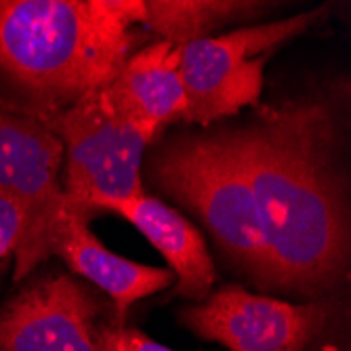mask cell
<instances>
[{
	"instance_id": "6da1fadb",
	"label": "cell",
	"mask_w": 351,
	"mask_h": 351,
	"mask_svg": "<svg viewBox=\"0 0 351 351\" xmlns=\"http://www.w3.org/2000/svg\"><path fill=\"white\" fill-rule=\"evenodd\" d=\"M269 259V293L339 297L349 276L343 122L332 97L303 95L228 126Z\"/></svg>"
},
{
	"instance_id": "7a4b0ae2",
	"label": "cell",
	"mask_w": 351,
	"mask_h": 351,
	"mask_svg": "<svg viewBox=\"0 0 351 351\" xmlns=\"http://www.w3.org/2000/svg\"><path fill=\"white\" fill-rule=\"evenodd\" d=\"M143 0H0V106L43 120L110 86Z\"/></svg>"
},
{
	"instance_id": "3957f363",
	"label": "cell",
	"mask_w": 351,
	"mask_h": 351,
	"mask_svg": "<svg viewBox=\"0 0 351 351\" xmlns=\"http://www.w3.org/2000/svg\"><path fill=\"white\" fill-rule=\"evenodd\" d=\"M152 183L200 219L228 263L269 293V259L248 179L230 129L179 133L149 158Z\"/></svg>"
},
{
	"instance_id": "277c9868",
	"label": "cell",
	"mask_w": 351,
	"mask_h": 351,
	"mask_svg": "<svg viewBox=\"0 0 351 351\" xmlns=\"http://www.w3.org/2000/svg\"><path fill=\"white\" fill-rule=\"evenodd\" d=\"M38 122L63 145L61 185L72 202L95 215L104 200L145 191L141 165L149 143L114 104L108 86Z\"/></svg>"
},
{
	"instance_id": "5b68a950",
	"label": "cell",
	"mask_w": 351,
	"mask_h": 351,
	"mask_svg": "<svg viewBox=\"0 0 351 351\" xmlns=\"http://www.w3.org/2000/svg\"><path fill=\"white\" fill-rule=\"evenodd\" d=\"M328 9H313L289 19L257 23L181 47V80L187 110L181 122L208 126L257 106L263 70L271 53L322 23Z\"/></svg>"
},
{
	"instance_id": "8992f818",
	"label": "cell",
	"mask_w": 351,
	"mask_h": 351,
	"mask_svg": "<svg viewBox=\"0 0 351 351\" xmlns=\"http://www.w3.org/2000/svg\"><path fill=\"white\" fill-rule=\"evenodd\" d=\"M341 313L339 297L295 303L226 284L204 301L181 307L177 320L230 351H320L337 335Z\"/></svg>"
},
{
	"instance_id": "52a82bcc",
	"label": "cell",
	"mask_w": 351,
	"mask_h": 351,
	"mask_svg": "<svg viewBox=\"0 0 351 351\" xmlns=\"http://www.w3.org/2000/svg\"><path fill=\"white\" fill-rule=\"evenodd\" d=\"M114 307L82 280L47 271L0 305V351H104Z\"/></svg>"
},
{
	"instance_id": "ba28073f",
	"label": "cell",
	"mask_w": 351,
	"mask_h": 351,
	"mask_svg": "<svg viewBox=\"0 0 351 351\" xmlns=\"http://www.w3.org/2000/svg\"><path fill=\"white\" fill-rule=\"evenodd\" d=\"M61 167L63 145L43 122L0 106V191L27 215L13 261L17 282L49 259V238L66 206Z\"/></svg>"
},
{
	"instance_id": "9c48e42d",
	"label": "cell",
	"mask_w": 351,
	"mask_h": 351,
	"mask_svg": "<svg viewBox=\"0 0 351 351\" xmlns=\"http://www.w3.org/2000/svg\"><path fill=\"white\" fill-rule=\"evenodd\" d=\"M90 217L88 208L66 196V206L59 213L49 238V259L59 257L78 280L104 293L114 307L116 322L124 324L126 313L135 303L162 293L175 278L165 267L143 265L112 252L88 230Z\"/></svg>"
},
{
	"instance_id": "30bf717a",
	"label": "cell",
	"mask_w": 351,
	"mask_h": 351,
	"mask_svg": "<svg viewBox=\"0 0 351 351\" xmlns=\"http://www.w3.org/2000/svg\"><path fill=\"white\" fill-rule=\"evenodd\" d=\"M99 210L126 219L162 254L175 278L173 297L200 303L213 293L217 271L208 246L202 234L181 213L147 196L145 191L120 200H104L97 204Z\"/></svg>"
},
{
	"instance_id": "8fae6325",
	"label": "cell",
	"mask_w": 351,
	"mask_h": 351,
	"mask_svg": "<svg viewBox=\"0 0 351 351\" xmlns=\"http://www.w3.org/2000/svg\"><path fill=\"white\" fill-rule=\"evenodd\" d=\"M108 93L145 141H156L158 133L173 122H181L187 110L181 47L158 40L133 53Z\"/></svg>"
},
{
	"instance_id": "7c38bea8",
	"label": "cell",
	"mask_w": 351,
	"mask_h": 351,
	"mask_svg": "<svg viewBox=\"0 0 351 351\" xmlns=\"http://www.w3.org/2000/svg\"><path fill=\"white\" fill-rule=\"evenodd\" d=\"M267 9L269 5L246 0H143V25L160 40L187 45L226 25L248 23Z\"/></svg>"
},
{
	"instance_id": "4fadbf2b",
	"label": "cell",
	"mask_w": 351,
	"mask_h": 351,
	"mask_svg": "<svg viewBox=\"0 0 351 351\" xmlns=\"http://www.w3.org/2000/svg\"><path fill=\"white\" fill-rule=\"evenodd\" d=\"M25 226V208L17 200L0 191V278L7 271L9 263L15 261V252L23 238Z\"/></svg>"
},
{
	"instance_id": "5bb4252c",
	"label": "cell",
	"mask_w": 351,
	"mask_h": 351,
	"mask_svg": "<svg viewBox=\"0 0 351 351\" xmlns=\"http://www.w3.org/2000/svg\"><path fill=\"white\" fill-rule=\"evenodd\" d=\"M101 341H104V351H175L162 343L149 339L143 330L135 326L118 324L116 320L104 326Z\"/></svg>"
}]
</instances>
